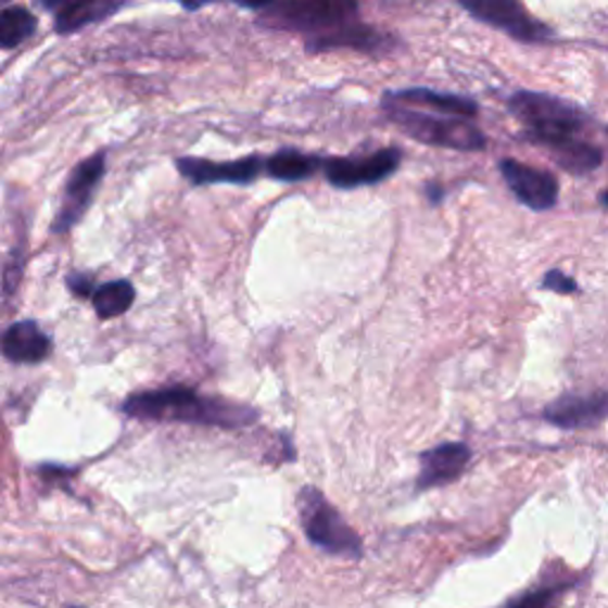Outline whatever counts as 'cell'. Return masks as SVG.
<instances>
[{"label": "cell", "mask_w": 608, "mask_h": 608, "mask_svg": "<svg viewBox=\"0 0 608 608\" xmlns=\"http://www.w3.org/2000/svg\"><path fill=\"white\" fill-rule=\"evenodd\" d=\"M402 164V150L383 148L364 157H326V181L340 190L376 186L390 179Z\"/></svg>", "instance_id": "52a82bcc"}, {"label": "cell", "mask_w": 608, "mask_h": 608, "mask_svg": "<svg viewBox=\"0 0 608 608\" xmlns=\"http://www.w3.org/2000/svg\"><path fill=\"white\" fill-rule=\"evenodd\" d=\"M46 10L55 12L53 29L60 36L86 29L88 24H98L124 8V3H110V0H91V3H43Z\"/></svg>", "instance_id": "2e32d148"}, {"label": "cell", "mask_w": 608, "mask_h": 608, "mask_svg": "<svg viewBox=\"0 0 608 608\" xmlns=\"http://www.w3.org/2000/svg\"><path fill=\"white\" fill-rule=\"evenodd\" d=\"M385 117L400 126L414 141L433 148L459 150V152H478L487 145L485 134L478 129L471 119L447 117V114L423 112L409 105H402L397 100L383 96L380 100Z\"/></svg>", "instance_id": "7a4b0ae2"}, {"label": "cell", "mask_w": 608, "mask_h": 608, "mask_svg": "<svg viewBox=\"0 0 608 608\" xmlns=\"http://www.w3.org/2000/svg\"><path fill=\"white\" fill-rule=\"evenodd\" d=\"M53 352V342L31 319L15 321L3 333V357L12 364H41Z\"/></svg>", "instance_id": "9a60e30c"}, {"label": "cell", "mask_w": 608, "mask_h": 608, "mask_svg": "<svg viewBox=\"0 0 608 608\" xmlns=\"http://www.w3.org/2000/svg\"><path fill=\"white\" fill-rule=\"evenodd\" d=\"M38 29V20L29 8L8 5L0 12V48L12 50L31 38Z\"/></svg>", "instance_id": "ffe728a7"}, {"label": "cell", "mask_w": 608, "mask_h": 608, "mask_svg": "<svg viewBox=\"0 0 608 608\" xmlns=\"http://www.w3.org/2000/svg\"><path fill=\"white\" fill-rule=\"evenodd\" d=\"M608 416V392H590V395H563L544 407V418L556 428L580 430L599 426Z\"/></svg>", "instance_id": "7c38bea8"}, {"label": "cell", "mask_w": 608, "mask_h": 608, "mask_svg": "<svg viewBox=\"0 0 608 608\" xmlns=\"http://www.w3.org/2000/svg\"><path fill=\"white\" fill-rule=\"evenodd\" d=\"M554 599V592L544 590V592H535V594H528V597L518 599L516 604H511L509 608H549Z\"/></svg>", "instance_id": "cb8c5ba5"}, {"label": "cell", "mask_w": 608, "mask_h": 608, "mask_svg": "<svg viewBox=\"0 0 608 608\" xmlns=\"http://www.w3.org/2000/svg\"><path fill=\"white\" fill-rule=\"evenodd\" d=\"M388 98L397 100L402 105H409L423 112H435V114H447V117H459V119H473L478 114V103L466 96L456 93H442L435 88H402V91H388Z\"/></svg>", "instance_id": "5bb4252c"}, {"label": "cell", "mask_w": 608, "mask_h": 608, "mask_svg": "<svg viewBox=\"0 0 608 608\" xmlns=\"http://www.w3.org/2000/svg\"><path fill=\"white\" fill-rule=\"evenodd\" d=\"M540 145L547 148L556 164H561L570 174H587L601 164V152L585 141H578L575 136L554 138V141H544Z\"/></svg>", "instance_id": "ac0fdd59"}, {"label": "cell", "mask_w": 608, "mask_h": 608, "mask_svg": "<svg viewBox=\"0 0 608 608\" xmlns=\"http://www.w3.org/2000/svg\"><path fill=\"white\" fill-rule=\"evenodd\" d=\"M22 266H24V243L12 248V255L5 264V276H3V283H5V300H10L15 295V290L20 286V278H22Z\"/></svg>", "instance_id": "44dd1931"}, {"label": "cell", "mask_w": 608, "mask_h": 608, "mask_svg": "<svg viewBox=\"0 0 608 608\" xmlns=\"http://www.w3.org/2000/svg\"><path fill=\"white\" fill-rule=\"evenodd\" d=\"M264 157L250 155L231 162H214L205 157H179L176 169L186 181L193 186H212V183H233L248 186L264 172Z\"/></svg>", "instance_id": "9c48e42d"}, {"label": "cell", "mask_w": 608, "mask_h": 608, "mask_svg": "<svg viewBox=\"0 0 608 608\" xmlns=\"http://www.w3.org/2000/svg\"><path fill=\"white\" fill-rule=\"evenodd\" d=\"M601 202H604V205L608 207V193H604V198H601Z\"/></svg>", "instance_id": "484cf974"}, {"label": "cell", "mask_w": 608, "mask_h": 608, "mask_svg": "<svg viewBox=\"0 0 608 608\" xmlns=\"http://www.w3.org/2000/svg\"><path fill=\"white\" fill-rule=\"evenodd\" d=\"M107 167V155L105 152H96V155L86 157L84 162L76 164L69 174V181L62 193L60 210L53 221V233H67L84 219V214L91 207L96 198V190L103 181Z\"/></svg>", "instance_id": "8992f818"}, {"label": "cell", "mask_w": 608, "mask_h": 608, "mask_svg": "<svg viewBox=\"0 0 608 608\" xmlns=\"http://www.w3.org/2000/svg\"><path fill=\"white\" fill-rule=\"evenodd\" d=\"M461 8L468 15L476 17L478 22L490 24V27L509 34L516 41L525 43H537L547 41L552 36V29L544 27L542 22L528 15V10L511 0H476V3H461Z\"/></svg>", "instance_id": "ba28073f"}, {"label": "cell", "mask_w": 608, "mask_h": 608, "mask_svg": "<svg viewBox=\"0 0 608 608\" xmlns=\"http://www.w3.org/2000/svg\"><path fill=\"white\" fill-rule=\"evenodd\" d=\"M509 110L516 119L525 124V138L532 143L554 141V138L575 136L582 124L587 122L585 112L549 93L518 91L509 100Z\"/></svg>", "instance_id": "277c9868"}, {"label": "cell", "mask_w": 608, "mask_h": 608, "mask_svg": "<svg viewBox=\"0 0 608 608\" xmlns=\"http://www.w3.org/2000/svg\"><path fill=\"white\" fill-rule=\"evenodd\" d=\"M300 521L304 535L309 537L314 547L324 549L333 556H347V559H359L362 540L354 532L345 518H342L335 506L328 502L316 487H302L297 494Z\"/></svg>", "instance_id": "5b68a950"}, {"label": "cell", "mask_w": 608, "mask_h": 608, "mask_svg": "<svg viewBox=\"0 0 608 608\" xmlns=\"http://www.w3.org/2000/svg\"><path fill=\"white\" fill-rule=\"evenodd\" d=\"M468 461H471V447L464 445V442H445V445L423 452L418 456L421 473H418L416 490L423 492L452 483L464 473Z\"/></svg>", "instance_id": "4fadbf2b"}, {"label": "cell", "mask_w": 608, "mask_h": 608, "mask_svg": "<svg viewBox=\"0 0 608 608\" xmlns=\"http://www.w3.org/2000/svg\"><path fill=\"white\" fill-rule=\"evenodd\" d=\"M400 46L402 43L395 36L378 31V29L369 27V24H364L362 20L352 22V24H347V27H340L326 36L307 38V41H304V48H307L309 53H326V50L347 48V50H357V53H366V55H390V53H395Z\"/></svg>", "instance_id": "8fae6325"}, {"label": "cell", "mask_w": 608, "mask_h": 608, "mask_svg": "<svg viewBox=\"0 0 608 608\" xmlns=\"http://www.w3.org/2000/svg\"><path fill=\"white\" fill-rule=\"evenodd\" d=\"M428 195H430V200H433V202H435V205H438V202L442 200V188H435V186H428Z\"/></svg>", "instance_id": "d4e9b609"}, {"label": "cell", "mask_w": 608, "mask_h": 608, "mask_svg": "<svg viewBox=\"0 0 608 608\" xmlns=\"http://www.w3.org/2000/svg\"><path fill=\"white\" fill-rule=\"evenodd\" d=\"M67 286H69V290L72 293L76 295V297H93V293H96V283H93V278L91 276H86V274H79V271H72L69 276H67Z\"/></svg>", "instance_id": "603a6c76"}, {"label": "cell", "mask_w": 608, "mask_h": 608, "mask_svg": "<svg viewBox=\"0 0 608 608\" xmlns=\"http://www.w3.org/2000/svg\"><path fill=\"white\" fill-rule=\"evenodd\" d=\"M499 172L516 200L523 202L530 210H552L556 200H559V181H556V176L549 172L528 167V164L516 160H502Z\"/></svg>", "instance_id": "30bf717a"}, {"label": "cell", "mask_w": 608, "mask_h": 608, "mask_svg": "<svg viewBox=\"0 0 608 608\" xmlns=\"http://www.w3.org/2000/svg\"><path fill=\"white\" fill-rule=\"evenodd\" d=\"M122 411L138 421H172L212 428H248L257 423L259 411L250 404L221 397H202L193 388L169 385L160 390L136 392L126 397Z\"/></svg>", "instance_id": "6da1fadb"}, {"label": "cell", "mask_w": 608, "mask_h": 608, "mask_svg": "<svg viewBox=\"0 0 608 608\" xmlns=\"http://www.w3.org/2000/svg\"><path fill=\"white\" fill-rule=\"evenodd\" d=\"M136 300V288L129 281H110L96 288V293L91 297L93 309L98 314L100 321L114 319V316H122L131 309V304Z\"/></svg>", "instance_id": "d6986e66"}, {"label": "cell", "mask_w": 608, "mask_h": 608, "mask_svg": "<svg viewBox=\"0 0 608 608\" xmlns=\"http://www.w3.org/2000/svg\"><path fill=\"white\" fill-rule=\"evenodd\" d=\"M324 164L326 157L321 155H309V152H302L297 148H281L274 152L271 157H266L264 172L276 181L297 183L304 179H312L316 172L324 169Z\"/></svg>", "instance_id": "e0dca14e"}, {"label": "cell", "mask_w": 608, "mask_h": 608, "mask_svg": "<svg viewBox=\"0 0 608 608\" xmlns=\"http://www.w3.org/2000/svg\"><path fill=\"white\" fill-rule=\"evenodd\" d=\"M257 12V24L266 29L297 31L307 38H319L359 20L357 3H262L240 5Z\"/></svg>", "instance_id": "3957f363"}, {"label": "cell", "mask_w": 608, "mask_h": 608, "mask_svg": "<svg viewBox=\"0 0 608 608\" xmlns=\"http://www.w3.org/2000/svg\"><path fill=\"white\" fill-rule=\"evenodd\" d=\"M542 288H544V290H554V293L568 295V293H575V290H578V283H575L573 278H570V276H566L563 271H559V269H552L547 276H544Z\"/></svg>", "instance_id": "7402d4cb"}]
</instances>
